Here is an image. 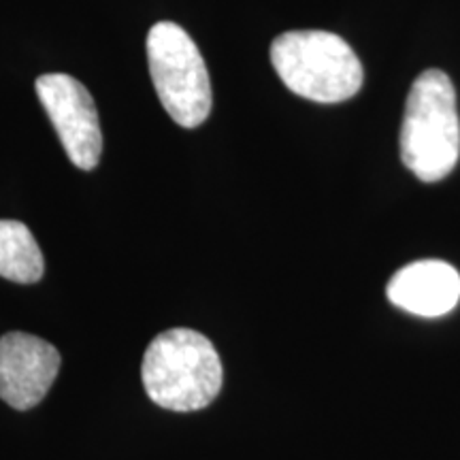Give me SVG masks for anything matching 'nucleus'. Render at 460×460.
<instances>
[{"instance_id":"f257e3e1","label":"nucleus","mask_w":460,"mask_h":460,"mask_svg":"<svg viewBox=\"0 0 460 460\" xmlns=\"http://www.w3.org/2000/svg\"><path fill=\"white\" fill-rule=\"evenodd\" d=\"M141 379L149 399L163 410L197 411L220 394L224 371L220 354L205 335L171 329L147 345Z\"/></svg>"},{"instance_id":"f03ea898","label":"nucleus","mask_w":460,"mask_h":460,"mask_svg":"<svg viewBox=\"0 0 460 460\" xmlns=\"http://www.w3.org/2000/svg\"><path fill=\"white\" fill-rule=\"evenodd\" d=\"M460 156L456 90L444 71H424L407 96L401 126V158L420 181L435 183L452 172Z\"/></svg>"},{"instance_id":"7ed1b4c3","label":"nucleus","mask_w":460,"mask_h":460,"mask_svg":"<svg viewBox=\"0 0 460 460\" xmlns=\"http://www.w3.org/2000/svg\"><path fill=\"white\" fill-rule=\"evenodd\" d=\"M275 73L290 92L314 102H341L362 88L354 49L326 31L284 32L271 45Z\"/></svg>"},{"instance_id":"20e7f679","label":"nucleus","mask_w":460,"mask_h":460,"mask_svg":"<svg viewBox=\"0 0 460 460\" xmlns=\"http://www.w3.org/2000/svg\"><path fill=\"white\" fill-rule=\"evenodd\" d=\"M147 60L164 111L183 128L209 118L211 84L197 43L172 22H158L147 34Z\"/></svg>"},{"instance_id":"39448f33","label":"nucleus","mask_w":460,"mask_h":460,"mask_svg":"<svg viewBox=\"0 0 460 460\" xmlns=\"http://www.w3.org/2000/svg\"><path fill=\"white\" fill-rule=\"evenodd\" d=\"M37 94L71 163L94 169L102 154V132L88 88L71 75L51 73L37 79Z\"/></svg>"},{"instance_id":"423d86ee","label":"nucleus","mask_w":460,"mask_h":460,"mask_svg":"<svg viewBox=\"0 0 460 460\" xmlns=\"http://www.w3.org/2000/svg\"><path fill=\"white\" fill-rule=\"evenodd\" d=\"M60 371V352L41 337L7 332L0 337V399L13 410L37 407Z\"/></svg>"},{"instance_id":"0eeeda50","label":"nucleus","mask_w":460,"mask_h":460,"mask_svg":"<svg viewBox=\"0 0 460 460\" xmlns=\"http://www.w3.org/2000/svg\"><path fill=\"white\" fill-rule=\"evenodd\" d=\"M390 303L422 318L450 314L460 301V273L444 261H418L388 281Z\"/></svg>"},{"instance_id":"6e6552de","label":"nucleus","mask_w":460,"mask_h":460,"mask_svg":"<svg viewBox=\"0 0 460 460\" xmlns=\"http://www.w3.org/2000/svg\"><path fill=\"white\" fill-rule=\"evenodd\" d=\"M43 271L41 247L31 228L17 220H0V278L15 284H37Z\"/></svg>"}]
</instances>
